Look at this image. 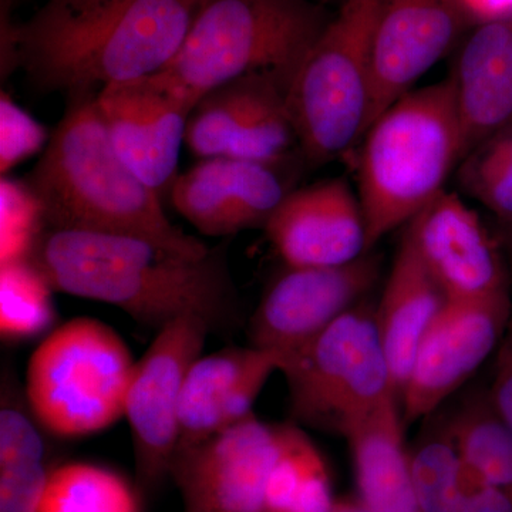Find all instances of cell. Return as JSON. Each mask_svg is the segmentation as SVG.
<instances>
[{"label": "cell", "instance_id": "cell-12", "mask_svg": "<svg viewBox=\"0 0 512 512\" xmlns=\"http://www.w3.org/2000/svg\"><path fill=\"white\" fill-rule=\"evenodd\" d=\"M380 271L382 262L372 251L345 265L288 266L249 320L251 346L282 359L291 355L365 301L379 282Z\"/></svg>", "mask_w": 512, "mask_h": 512}, {"label": "cell", "instance_id": "cell-11", "mask_svg": "<svg viewBox=\"0 0 512 512\" xmlns=\"http://www.w3.org/2000/svg\"><path fill=\"white\" fill-rule=\"evenodd\" d=\"M286 424L255 413L201 446L174 457L171 480L185 512H268L269 477L284 447Z\"/></svg>", "mask_w": 512, "mask_h": 512}, {"label": "cell", "instance_id": "cell-10", "mask_svg": "<svg viewBox=\"0 0 512 512\" xmlns=\"http://www.w3.org/2000/svg\"><path fill=\"white\" fill-rule=\"evenodd\" d=\"M289 86L279 74L255 73L215 87L191 111L185 146L198 160L229 157L282 165L299 151Z\"/></svg>", "mask_w": 512, "mask_h": 512}, {"label": "cell", "instance_id": "cell-37", "mask_svg": "<svg viewBox=\"0 0 512 512\" xmlns=\"http://www.w3.org/2000/svg\"><path fill=\"white\" fill-rule=\"evenodd\" d=\"M504 342L507 343V345L512 349V315L510 325H508L507 333H505Z\"/></svg>", "mask_w": 512, "mask_h": 512}, {"label": "cell", "instance_id": "cell-1", "mask_svg": "<svg viewBox=\"0 0 512 512\" xmlns=\"http://www.w3.org/2000/svg\"><path fill=\"white\" fill-rule=\"evenodd\" d=\"M29 259L53 291L109 303L157 332L185 315L212 332L238 322L225 244L191 256L131 235L45 229Z\"/></svg>", "mask_w": 512, "mask_h": 512}, {"label": "cell", "instance_id": "cell-36", "mask_svg": "<svg viewBox=\"0 0 512 512\" xmlns=\"http://www.w3.org/2000/svg\"><path fill=\"white\" fill-rule=\"evenodd\" d=\"M505 227V241H507L508 249L512 254V221L504 224Z\"/></svg>", "mask_w": 512, "mask_h": 512}, {"label": "cell", "instance_id": "cell-38", "mask_svg": "<svg viewBox=\"0 0 512 512\" xmlns=\"http://www.w3.org/2000/svg\"><path fill=\"white\" fill-rule=\"evenodd\" d=\"M16 0H0V5H6L10 6L12 8L13 3H15Z\"/></svg>", "mask_w": 512, "mask_h": 512}, {"label": "cell", "instance_id": "cell-33", "mask_svg": "<svg viewBox=\"0 0 512 512\" xmlns=\"http://www.w3.org/2000/svg\"><path fill=\"white\" fill-rule=\"evenodd\" d=\"M126 0H47L45 12L56 16H83L104 12Z\"/></svg>", "mask_w": 512, "mask_h": 512}, {"label": "cell", "instance_id": "cell-34", "mask_svg": "<svg viewBox=\"0 0 512 512\" xmlns=\"http://www.w3.org/2000/svg\"><path fill=\"white\" fill-rule=\"evenodd\" d=\"M473 22L503 19L512 16V0H460Z\"/></svg>", "mask_w": 512, "mask_h": 512}, {"label": "cell", "instance_id": "cell-32", "mask_svg": "<svg viewBox=\"0 0 512 512\" xmlns=\"http://www.w3.org/2000/svg\"><path fill=\"white\" fill-rule=\"evenodd\" d=\"M493 383L488 390V397L495 412L512 431V349L507 343H501L495 363Z\"/></svg>", "mask_w": 512, "mask_h": 512}, {"label": "cell", "instance_id": "cell-27", "mask_svg": "<svg viewBox=\"0 0 512 512\" xmlns=\"http://www.w3.org/2000/svg\"><path fill=\"white\" fill-rule=\"evenodd\" d=\"M409 463L421 512L461 511L466 466L444 421L414 441Z\"/></svg>", "mask_w": 512, "mask_h": 512}, {"label": "cell", "instance_id": "cell-13", "mask_svg": "<svg viewBox=\"0 0 512 512\" xmlns=\"http://www.w3.org/2000/svg\"><path fill=\"white\" fill-rule=\"evenodd\" d=\"M511 315L510 295L447 301L421 340L400 394L404 424L431 416L477 372L503 342Z\"/></svg>", "mask_w": 512, "mask_h": 512}, {"label": "cell", "instance_id": "cell-24", "mask_svg": "<svg viewBox=\"0 0 512 512\" xmlns=\"http://www.w3.org/2000/svg\"><path fill=\"white\" fill-rule=\"evenodd\" d=\"M443 421L468 470L512 497V431L488 392L467 397Z\"/></svg>", "mask_w": 512, "mask_h": 512}, {"label": "cell", "instance_id": "cell-23", "mask_svg": "<svg viewBox=\"0 0 512 512\" xmlns=\"http://www.w3.org/2000/svg\"><path fill=\"white\" fill-rule=\"evenodd\" d=\"M32 412L3 393L0 409V512H36L53 467Z\"/></svg>", "mask_w": 512, "mask_h": 512}, {"label": "cell", "instance_id": "cell-14", "mask_svg": "<svg viewBox=\"0 0 512 512\" xmlns=\"http://www.w3.org/2000/svg\"><path fill=\"white\" fill-rule=\"evenodd\" d=\"M96 106L121 160L158 195L170 192L197 101L157 73L103 87Z\"/></svg>", "mask_w": 512, "mask_h": 512}, {"label": "cell", "instance_id": "cell-28", "mask_svg": "<svg viewBox=\"0 0 512 512\" xmlns=\"http://www.w3.org/2000/svg\"><path fill=\"white\" fill-rule=\"evenodd\" d=\"M53 289L30 259L2 264L0 333L3 340L35 338L55 322Z\"/></svg>", "mask_w": 512, "mask_h": 512}, {"label": "cell", "instance_id": "cell-25", "mask_svg": "<svg viewBox=\"0 0 512 512\" xmlns=\"http://www.w3.org/2000/svg\"><path fill=\"white\" fill-rule=\"evenodd\" d=\"M325 458L295 424H286L284 447L276 461L268 491V512H329L335 504Z\"/></svg>", "mask_w": 512, "mask_h": 512}, {"label": "cell", "instance_id": "cell-8", "mask_svg": "<svg viewBox=\"0 0 512 512\" xmlns=\"http://www.w3.org/2000/svg\"><path fill=\"white\" fill-rule=\"evenodd\" d=\"M281 373L288 383L293 419L342 437L397 397L375 306L366 301L285 356Z\"/></svg>", "mask_w": 512, "mask_h": 512}, {"label": "cell", "instance_id": "cell-6", "mask_svg": "<svg viewBox=\"0 0 512 512\" xmlns=\"http://www.w3.org/2000/svg\"><path fill=\"white\" fill-rule=\"evenodd\" d=\"M380 0H342L288 90L299 153L315 167L359 146L372 106V35Z\"/></svg>", "mask_w": 512, "mask_h": 512}, {"label": "cell", "instance_id": "cell-35", "mask_svg": "<svg viewBox=\"0 0 512 512\" xmlns=\"http://www.w3.org/2000/svg\"><path fill=\"white\" fill-rule=\"evenodd\" d=\"M329 512H370L357 497L336 498Z\"/></svg>", "mask_w": 512, "mask_h": 512}, {"label": "cell", "instance_id": "cell-22", "mask_svg": "<svg viewBox=\"0 0 512 512\" xmlns=\"http://www.w3.org/2000/svg\"><path fill=\"white\" fill-rule=\"evenodd\" d=\"M403 431L400 402L392 397L345 436L352 453L356 497L370 512H421Z\"/></svg>", "mask_w": 512, "mask_h": 512}, {"label": "cell", "instance_id": "cell-9", "mask_svg": "<svg viewBox=\"0 0 512 512\" xmlns=\"http://www.w3.org/2000/svg\"><path fill=\"white\" fill-rule=\"evenodd\" d=\"M211 332L210 323L201 316H181L158 330L150 348L136 362L124 417L131 429L140 495H154L171 480L185 377L202 356Z\"/></svg>", "mask_w": 512, "mask_h": 512}, {"label": "cell", "instance_id": "cell-30", "mask_svg": "<svg viewBox=\"0 0 512 512\" xmlns=\"http://www.w3.org/2000/svg\"><path fill=\"white\" fill-rule=\"evenodd\" d=\"M47 138L45 127L2 93L0 100V170L9 173L15 165L36 154Z\"/></svg>", "mask_w": 512, "mask_h": 512}, {"label": "cell", "instance_id": "cell-7", "mask_svg": "<svg viewBox=\"0 0 512 512\" xmlns=\"http://www.w3.org/2000/svg\"><path fill=\"white\" fill-rule=\"evenodd\" d=\"M134 367L116 330L97 319H72L30 357L26 402L37 423L57 437L99 433L124 417Z\"/></svg>", "mask_w": 512, "mask_h": 512}, {"label": "cell", "instance_id": "cell-20", "mask_svg": "<svg viewBox=\"0 0 512 512\" xmlns=\"http://www.w3.org/2000/svg\"><path fill=\"white\" fill-rule=\"evenodd\" d=\"M448 80L467 154L512 123V16L468 30Z\"/></svg>", "mask_w": 512, "mask_h": 512}, {"label": "cell", "instance_id": "cell-39", "mask_svg": "<svg viewBox=\"0 0 512 512\" xmlns=\"http://www.w3.org/2000/svg\"><path fill=\"white\" fill-rule=\"evenodd\" d=\"M312 2L320 3V5H328V3L333 2V0H312Z\"/></svg>", "mask_w": 512, "mask_h": 512}, {"label": "cell", "instance_id": "cell-19", "mask_svg": "<svg viewBox=\"0 0 512 512\" xmlns=\"http://www.w3.org/2000/svg\"><path fill=\"white\" fill-rule=\"evenodd\" d=\"M281 366L278 353L254 346L201 356L185 377L181 392L175 456L251 416L266 382L281 372Z\"/></svg>", "mask_w": 512, "mask_h": 512}, {"label": "cell", "instance_id": "cell-29", "mask_svg": "<svg viewBox=\"0 0 512 512\" xmlns=\"http://www.w3.org/2000/svg\"><path fill=\"white\" fill-rule=\"evenodd\" d=\"M458 184L503 224L512 221V123L471 148L457 167Z\"/></svg>", "mask_w": 512, "mask_h": 512}, {"label": "cell", "instance_id": "cell-31", "mask_svg": "<svg viewBox=\"0 0 512 512\" xmlns=\"http://www.w3.org/2000/svg\"><path fill=\"white\" fill-rule=\"evenodd\" d=\"M460 512H512V497L483 478L477 477L466 467Z\"/></svg>", "mask_w": 512, "mask_h": 512}, {"label": "cell", "instance_id": "cell-18", "mask_svg": "<svg viewBox=\"0 0 512 512\" xmlns=\"http://www.w3.org/2000/svg\"><path fill=\"white\" fill-rule=\"evenodd\" d=\"M264 229L289 268L345 265L370 252L359 197L342 178L289 191Z\"/></svg>", "mask_w": 512, "mask_h": 512}, {"label": "cell", "instance_id": "cell-15", "mask_svg": "<svg viewBox=\"0 0 512 512\" xmlns=\"http://www.w3.org/2000/svg\"><path fill=\"white\" fill-rule=\"evenodd\" d=\"M474 25L460 0H380L372 35L369 127Z\"/></svg>", "mask_w": 512, "mask_h": 512}, {"label": "cell", "instance_id": "cell-17", "mask_svg": "<svg viewBox=\"0 0 512 512\" xmlns=\"http://www.w3.org/2000/svg\"><path fill=\"white\" fill-rule=\"evenodd\" d=\"M279 167L239 158H205L178 174L171 201L207 237L229 238L265 228L289 192Z\"/></svg>", "mask_w": 512, "mask_h": 512}, {"label": "cell", "instance_id": "cell-16", "mask_svg": "<svg viewBox=\"0 0 512 512\" xmlns=\"http://www.w3.org/2000/svg\"><path fill=\"white\" fill-rule=\"evenodd\" d=\"M424 264L447 301H485L510 295L497 242L477 212L444 191L409 225Z\"/></svg>", "mask_w": 512, "mask_h": 512}, {"label": "cell", "instance_id": "cell-5", "mask_svg": "<svg viewBox=\"0 0 512 512\" xmlns=\"http://www.w3.org/2000/svg\"><path fill=\"white\" fill-rule=\"evenodd\" d=\"M333 15L312 0H207L163 74L192 99L255 73L292 82Z\"/></svg>", "mask_w": 512, "mask_h": 512}, {"label": "cell", "instance_id": "cell-26", "mask_svg": "<svg viewBox=\"0 0 512 512\" xmlns=\"http://www.w3.org/2000/svg\"><path fill=\"white\" fill-rule=\"evenodd\" d=\"M36 512H140V493L109 468L67 463L53 467Z\"/></svg>", "mask_w": 512, "mask_h": 512}, {"label": "cell", "instance_id": "cell-21", "mask_svg": "<svg viewBox=\"0 0 512 512\" xmlns=\"http://www.w3.org/2000/svg\"><path fill=\"white\" fill-rule=\"evenodd\" d=\"M446 303L443 289L424 264L406 229L382 298L375 306L377 330L399 402L421 340Z\"/></svg>", "mask_w": 512, "mask_h": 512}, {"label": "cell", "instance_id": "cell-3", "mask_svg": "<svg viewBox=\"0 0 512 512\" xmlns=\"http://www.w3.org/2000/svg\"><path fill=\"white\" fill-rule=\"evenodd\" d=\"M207 0H127L87 18L19 23L18 67L40 90L69 97L167 69Z\"/></svg>", "mask_w": 512, "mask_h": 512}, {"label": "cell", "instance_id": "cell-2", "mask_svg": "<svg viewBox=\"0 0 512 512\" xmlns=\"http://www.w3.org/2000/svg\"><path fill=\"white\" fill-rule=\"evenodd\" d=\"M97 94L69 97L66 114L28 177L46 229L131 235L191 256L210 247L168 220L160 195L121 160L96 106Z\"/></svg>", "mask_w": 512, "mask_h": 512}, {"label": "cell", "instance_id": "cell-4", "mask_svg": "<svg viewBox=\"0 0 512 512\" xmlns=\"http://www.w3.org/2000/svg\"><path fill=\"white\" fill-rule=\"evenodd\" d=\"M357 197L367 251L409 225L446 191L466 156L450 80L412 90L383 111L360 140Z\"/></svg>", "mask_w": 512, "mask_h": 512}]
</instances>
